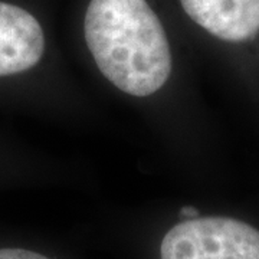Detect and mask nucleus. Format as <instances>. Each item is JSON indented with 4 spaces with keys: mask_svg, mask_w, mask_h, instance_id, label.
I'll list each match as a JSON object with an SVG mask.
<instances>
[{
    "mask_svg": "<svg viewBox=\"0 0 259 259\" xmlns=\"http://www.w3.org/2000/svg\"><path fill=\"white\" fill-rule=\"evenodd\" d=\"M0 259H49V258L26 249L5 248V249H0Z\"/></svg>",
    "mask_w": 259,
    "mask_h": 259,
    "instance_id": "obj_5",
    "label": "nucleus"
},
{
    "mask_svg": "<svg viewBox=\"0 0 259 259\" xmlns=\"http://www.w3.org/2000/svg\"><path fill=\"white\" fill-rule=\"evenodd\" d=\"M44 51V30L36 19L19 6L0 2V76L32 69Z\"/></svg>",
    "mask_w": 259,
    "mask_h": 259,
    "instance_id": "obj_3",
    "label": "nucleus"
},
{
    "mask_svg": "<svg viewBox=\"0 0 259 259\" xmlns=\"http://www.w3.org/2000/svg\"><path fill=\"white\" fill-rule=\"evenodd\" d=\"M85 39L100 71L122 93L147 97L170 76L166 32L146 0H91Z\"/></svg>",
    "mask_w": 259,
    "mask_h": 259,
    "instance_id": "obj_1",
    "label": "nucleus"
},
{
    "mask_svg": "<svg viewBox=\"0 0 259 259\" xmlns=\"http://www.w3.org/2000/svg\"><path fill=\"white\" fill-rule=\"evenodd\" d=\"M189 18L226 42L252 40L259 32V0H180Z\"/></svg>",
    "mask_w": 259,
    "mask_h": 259,
    "instance_id": "obj_4",
    "label": "nucleus"
},
{
    "mask_svg": "<svg viewBox=\"0 0 259 259\" xmlns=\"http://www.w3.org/2000/svg\"><path fill=\"white\" fill-rule=\"evenodd\" d=\"M161 259H259V231L231 218H194L161 242Z\"/></svg>",
    "mask_w": 259,
    "mask_h": 259,
    "instance_id": "obj_2",
    "label": "nucleus"
},
{
    "mask_svg": "<svg viewBox=\"0 0 259 259\" xmlns=\"http://www.w3.org/2000/svg\"><path fill=\"white\" fill-rule=\"evenodd\" d=\"M180 214L187 219H194V218H199V210L193 206H183L180 209Z\"/></svg>",
    "mask_w": 259,
    "mask_h": 259,
    "instance_id": "obj_6",
    "label": "nucleus"
}]
</instances>
